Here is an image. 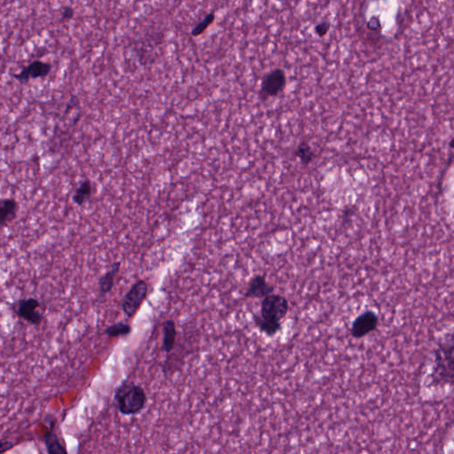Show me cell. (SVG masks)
Masks as SVG:
<instances>
[{
    "label": "cell",
    "instance_id": "5b68a950",
    "mask_svg": "<svg viewBox=\"0 0 454 454\" xmlns=\"http://www.w3.org/2000/svg\"><path fill=\"white\" fill-rule=\"evenodd\" d=\"M148 292V283L143 281V279H139L124 295L122 309L128 318H132L138 312L143 302L147 298Z\"/></svg>",
    "mask_w": 454,
    "mask_h": 454
},
{
    "label": "cell",
    "instance_id": "ac0fdd59",
    "mask_svg": "<svg viewBox=\"0 0 454 454\" xmlns=\"http://www.w3.org/2000/svg\"><path fill=\"white\" fill-rule=\"evenodd\" d=\"M295 155L303 164L312 163L314 157H315V153H314L312 147L306 142L302 143L298 146Z\"/></svg>",
    "mask_w": 454,
    "mask_h": 454
},
{
    "label": "cell",
    "instance_id": "d6986e66",
    "mask_svg": "<svg viewBox=\"0 0 454 454\" xmlns=\"http://www.w3.org/2000/svg\"><path fill=\"white\" fill-rule=\"evenodd\" d=\"M331 23L328 21H322L314 27V32L319 37H324L326 34L328 33V31L330 30Z\"/></svg>",
    "mask_w": 454,
    "mask_h": 454
},
{
    "label": "cell",
    "instance_id": "ffe728a7",
    "mask_svg": "<svg viewBox=\"0 0 454 454\" xmlns=\"http://www.w3.org/2000/svg\"><path fill=\"white\" fill-rule=\"evenodd\" d=\"M75 17V10L71 6H64L61 12V21H68L72 20Z\"/></svg>",
    "mask_w": 454,
    "mask_h": 454
},
{
    "label": "cell",
    "instance_id": "9a60e30c",
    "mask_svg": "<svg viewBox=\"0 0 454 454\" xmlns=\"http://www.w3.org/2000/svg\"><path fill=\"white\" fill-rule=\"evenodd\" d=\"M253 319L257 328L268 337H273L282 329V322L264 319L259 315H254Z\"/></svg>",
    "mask_w": 454,
    "mask_h": 454
},
{
    "label": "cell",
    "instance_id": "2e32d148",
    "mask_svg": "<svg viewBox=\"0 0 454 454\" xmlns=\"http://www.w3.org/2000/svg\"><path fill=\"white\" fill-rule=\"evenodd\" d=\"M130 332H132V326L124 322L115 323L104 330L105 335L110 338L126 337L130 334Z\"/></svg>",
    "mask_w": 454,
    "mask_h": 454
},
{
    "label": "cell",
    "instance_id": "7c38bea8",
    "mask_svg": "<svg viewBox=\"0 0 454 454\" xmlns=\"http://www.w3.org/2000/svg\"><path fill=\"white\" fill-rule=\"evenodd\" d=\"M55 420H51V428L46 432V434L43 437V444L48 450V453L57 454V453H66L67 451L65 447L62 446L59 440L57 434L55 432Z\"/></svg>",
    "mask_w": 454,
    "mask_h": 454
},
{
    "label": "cell",
    "instance_id": "7a4b0ae2",
    "mask_svg": "<svg viewBox=\"0 0 454 454\" xmlns=\"http://www.w3.org/2000/svg\"><path fill=\"white\" fill-rule=\"evenodd\" d=\"M436 359L433 372L431 375V384H452L453 382V337L450 335V340L438 344L435 351Z\"/></svg>",
    "mask_w": 454,
    "mask_h": 454
},
{
    "label": "cell",
    "instance_id": "ba28073f",
    "mask_svg": "<svg viewBox=\"0 0 454 454\" xmlns=\"http://www.w3.org/2000/svg\"><path fill=\"white\" fill-rule=\"evenodd\" d=\"M39 307V300L36 298H28L19 301L15 312L25 322H29L31 325L39 326L43 320L42 314L37 312Z\"/></svg>",
    "mask_w": 454,
    "mask_h": 454
},
{
    "label": "cell",
    "instance_id": "e0dca14e",
    "mask_svg": "<svg viewBox=\"0 0 454 454\" xmlns=\"http://www.w3.org/2000/svg\"><path fill=\"white\" fill-rule=\"evenodd\" d=\"M216 15L215 12H210L209 14L205 15L204 19H201L197 25L192 28L190 34L192 37H197L203 35V34L208 30V28L211 26L215 21Z\"/></svg>",
    "mask_w": 454,
    "mask_h": 454
},
{
    "label": "cell",
    "instance_id": "8992f818",
    "mask_svg": "<svg viewBox=\"0 0 454 454\" xmlns=\"http://www.w3.org/2000/svg\"><path fill=\"white\" fill-rule=\"evenodd\" d=\"M378 314L374 312V310H368L359 314L353 320V325H351V334L354 338L362 339L371 334L372 332L375 331L378 328Z\"/></svg>",
    "mask_w": 454,
    "mask_h": 454
},
{
    "label": "cell",
    "instance_id": "8fae6325",
    "mask_svg": "<svg viewBox=\"0 0 454 454\" xmlns=\"http://www.w3.org/2000/svg\"><path fill=\"white\" fill-rule=\"evenodd\" d=\"M121 263L116 262L112 264L110 269L101 277L99 281V291L101 297L110 293L115 286V279L119 273Z\"/></svg>",
    "mask_w": 454,
    "mask_h": 454
},
{
    "label": "cell",
    "instance_id": "6da1fadb",
    "mask_svg": "<svg viewBox=\"0 0 454 454\" xmlns=\"http://www.w3.org/2000/svg\"><path fill=\"white\" fill-rule=\"evenodd\" d=\"M115 402L124 415H135L145 408L148 402L147 394L141 385L126 381L115 391Z\"/></svg>",
    "mask_w": 454,
    "mask_h": 454
},
{
    "label": "cell",
    "instance_id": "44dd1931",
    "mask_svg": "<svg viewBox=\"0 0 454 454\" xmlns=\"http://www.w3.org/2000/svg\"><path fill=\"white\" fill-rule=\"evenodd\" d=\"M368 24H373L374 26L370 27L369 30L376 31L377 30H381L382 24L380 19L378 17H373L371 20H370Z\"/></svg>",
    "mask_w": 454,
    "mask_h": 454
},
{
    "label": "cell",
    "instance_id": "7402d4cb",
    "mask_svg": "<svg viewBox=\"0 0 454 454\" xmlns=\"http://www.w3.org/2000/svg\"><path fill=\"white\" fill-rule=\"evenodd\" d=\"M14 446V444L9 442V441L0 440V453H4L8 451L11 450Z\"/></svg>",
    "mask_w": 454,
    "mask_h": 454
},
{
    "label": "cell",
    "instance_id": "52a82bcc",
    "mask_svg": "<svg viewBox=\"0 0 454 454\" xmlns=\"http://www.w3.org/2000/svg\"><path fill=\"white\" fill-rule=\"evenodd\" d=\"M52 64L40 60L33 61L24 67L20 72L12 75V79L25 83L32 79H45L52 71Z\"/></svg>",
    "mask_w": 454,
    "mask_h": 454
},
{
    "label": "cell",
    "instance_id": "277c9868",
    "mask_svg": "<svg viewBox=\"0 0 454 454\" xmlns=\"http://www.w3.org/2000/svg\"><path fill=\"white\" fill-rule=\"evenodd\" d=\"M287 85V75L282 68H273L263 77L261 81L259 96L266 101L276 97L283 92Z\"/></svg>",
    "mask_w": 454,
    "mask_h": 454
},
{
    "label": "cell",
    "instance_id": "5bb4252c",
    "mask_svg": "<svg viewBox=\"0 0 454 454\" xmlns=\"http://www.w3.org/2000/svg\"><path fill=\"white\" fill-rule=\"evenodd\" d=\"M163 350L169 353L173 350L176 343L177 329L175 322L173 319H168L163 324Z\"/></svg>",
    "mask_w": 454,
    "mask_h": 454
},
{
    "label": "cell",
    "instance_id": "30bf717a",
    "mask_svg": "<svg viewBox=\"0 0 454 454\" xmlns=\"http://www.w3.org/2000/svg\"><path fill=\"white\" fill-rule=\"evenodd\" d=\"M19 203L14 198L0 199V229L11 224L18 216Z\"/></svg>",
    "mask_w": 454,
    "mask_h": 454
},
{
    "label": "cell",
    "instance_id": "9c48e42d",
    "mask_svg": "<svg viewBox=\"0 0 454 454\" xmlns=\"http://www.w3.org/2000/svg\"><path fill=\"white\" fill-rule=\"evenodd\" d=\"M275 292V287L267 282L266 276H254L246 289V298H264Z\"/></svg>",
    "mask_w": 454,
    "mask_h": 454
},
{
    "label": "cell",
    "instance_id": "4fadbf2b",
    "mask_svg": "<svg viewBox=\"0 0 454 454\" xmlns=\"http://www.w3.org/2000/svg\"><path fill=\"white\" fill-rule=\"evenodd\" d=\"M93 186L91 180L85 179L80 183L75 191L72 200L77 206H83L92 197Z\"/></svg>",
    "mask_w": 454,
    "mask_h": 454
},
{
    "label": "cell",
    "instance_id": "3957f363",
    "mask_svg": "<svg viewBox=\"0 0 454 454\" xmlns=\"http://www.w3.org/2000/svg\"><path fill=\"white\" fill-rule=\"evenodd\" d=\"M288 310L289 303L287 298L273 293L263 298L259 316L270 322H282L288 315Z\"/></svg>",
    "mask_w": 454,
    "mask_h": 454
}]
</instances>
